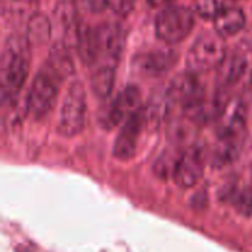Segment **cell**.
I'll use <instances>...</instances> for the list:
<instances>
[{
  "mask_svg": "<svg viewBox=\"0 0 252 252\" xmlns=\"http://www.w3.org/2000/svg\"><path fill=\"white\" fill-rule=\"evenodd\" d=\"M116 65L98 64L91 74V89L97 97H107L115 85Z\"/></svg>",
  "mask_w": 252,
  "mask_h": 252,
  "instance_id": "obj_14",
  "label": "cell"
},
{
  "mask_svg": "<svg viewBox=\"0 0 252 252\" xmlns=\"http://www.w3.org/2000/svg\"><path fill=\"white\" fill-rule=\"evenodd\" d=\"M197 14L207 20H214L224 9V0H196L194 1Z\"/></svg>",
  "mask_w": 252,
  "mask_h": 252,
  "instance_id": "obj_16",
  "label": "cell"
},
{
  "mask_svg": "<svg viewBox=\"0 0 252 252\" xmlns=\"http://www.w3.org/2000/svg\"><path fill=\"white\" fill-rule=\"evenodd\" d=\"M30 46L26 36L12 34L5 42L0 62L2 101L14 100L26 83L30 70Z\"/></svg>",
  "mask_w": 252,
  "mask_h": 252,
  "instance_id": "obj_1",
  "label": "cell"
},
{
  "mask_svg": "<svg viewBox=\"0 0 252 252\" xmlns=\"http://www.w3.org/2000/svg\"><path fill=\"white\" fill-rule=\"evenodd\" d=\"M140 107V93L138 88L134 85L127 86L108 106L107 112L103 116V127L112 129L125 120L127 121Z\"/></svg>",
  "mask_w": 252,
  "mask_h": 252,
  "instance_id": "obj_9",
  "label": "cell"
},
{
  "mask_svg": "<svg viewBox=\"0 0 252 252\" xmlns=\"http://www.w3.org/2000/svg\"><path fill=\"white\" fill-rule=\"evenodd\" d=\"M203 175V158L202 153L197 148L182 153L179 162L176 165L174 175V181L180 187H192L202 179Z\"/></svg>",
  "mask_w": 252,
  "mask_h": 252,
  "instance_id": "obj_10",
  "label": "cell"
},
{
  "mask_svg": "<svg viewBox=\"0 0 252 252\" xmlns=\"http://www.w3.org/2000/svg\"><path fill=\"white\" fill-rule=\"evenodd\" d=\"M84 9L93 14H100L110 7V0H80Z\"/></svg>",
  "mask_w": 252,
  "mask_h": 252,
  "instance_id": "obj_21",
  "label": "cell"
},
{
  "mask_svg": "<svg viewBox=\"0 0 252 252\" xmlns=\"http://www.w3.org/2000/svg\"><path fill=\"white\" fill-rule=\"evenodd\" d=\"M177 59V54L174 51H150L135 57L134 66L140 74L152 78L167 73L175 65Z\"/></svg>",
  "mask_w": 252,
  "mask_h": 252,
  "instance_id": "obj_11",
  "label": "cell"
},
{
  "mask_svg": "<svg viewBox=\"0 0 252 252\" xmlns=\"http://www.w3.org/2000/svg\"><path fill=\"white\" fill-rule=\"evenodd\" d=\"M236 206L239 207L243 213L251 214L252 213V185L249 186L248 189H244L236 201Z\"/></svg>",
  "mask_w": 252,
  "mask_h": 252,
  "instance_id": "obj_19",
  "label": "cell"
},
{
  "mask_svg": "<svg viewBox=\"0 0 252 252\" xmlns=\"http://www.w3.org/2000/svg\"><path fill=\"white\" fill-rule=\"evenodd\" d=\"M252 65V56L246 49H235L229 53L218 68L220 88L229 91L243 83L249 75Z\"/></svg>",
  "mask_w": 252,
  "mask_h": 252,
  "instance_id": "obj_8",
  "label": "cell"
},
{
  "mask_svg": "<svg viewBox=\"0 0 252 252\" xmlns=\"http://www.w3.org/2000/svg\"><path fill=\"white\" fill-rule=\"evenodd\" d=\"M175 0H147L148 5L152 7H167L172 5Z\"/></svg>",
  "mask_w": 252,
  "mask_h": 252,
  "instance_id": "obj_22",
  "label": "cell"
},
{
  "mask_svg": "<svg viewBox=\"0 0 252 252\" xmlns=\"http://www.w3.org/2000/svg\"><path fill=\"white\" fill-rule=\"evenodd\" d=\"M37 5V0H11L9 11L11 12L12 17L15 19H25L27 17V21L33 14H36L34 7Z\"/></svg>",
  "mask_w": 252,
  "mask_h": 252,
  "instance_id": "obj_18",
  "label": "cell"
},
{
  "mask_svg": "<svg viewBox=\"0 0 252 252\" xmlns=\"http://www.w3.org/2000/svg\"><path fill=\"white\" fill-rule=\"evenodd\" d=\"M181 154L179 153H166V154L161 155L160 159L155 162V172L158 176L160 177H167L172 176L176 169V165L179 162Z\"/></svg>",
  "mask_w": 252,
  "mask_h": 252,
  "instance_id": "obj_17",
  "label": "cell"
},
{
  "mask_svg": "<svg viewBox=\"0 0 252 252\" xmlns=\"http://www.w3.org/2000/svg\"><path fill=\"white\" fill-rule=\"evenodd\" d=\"M86 94L80 81L70 84L62 103L58 132L64 137H74L85 127Z\"/></svg>",
  "mask_w": 252,
  "mask_h": 252,
  "instance_id": "obj_4",
  "label": "cell"
},
{
  "mask_svg": "<svg viewBox=\"0 0 252 252\" xmlns=\"http://www.w3.org/2000/svg\"><path fill=\"white\" fill-rule=\"evenodd\" d=\"M52 26L48 17L42 12H36L27 21L26 38L31 46H42L51 37Z\"/></svg>",
  "mask_w": 252,
  "mask_h": 252,
  "instance_id": "obj_15",
  "label": "cell"
},
{
  "mask_svg": "<svg viewBox=\"0 0 252 252\" xmlns=\"http://www.w3.org/2000/svg\"><path fill=\"white\" fill-rule=\"evenodd\" d=\"M224 37L217 32H203L192 44L187 56V65L192 73H203L221 65L226 58Z\"/></svg>",
  "mask_w": 252,
  "mask_h": 252,
  "instance_id": "obj_2",
  "label": "cell"
},
{
  "mask_svg": "<svg viewBox=\"0 0 252 252\" xmlns=\"http://www.w3.org/2000/svg\"><path fill=\"white\" fill-rule=\"evenodd\" d=\"M214 21L217 33L221 37H230L239 33L246 24V16L240 7L226 6Z\"/></svg>",
  "mask_w": 252,
  "mask_h": 252,
  "instance_id": "obj_13",
  "label": "cell"
},
{
  "mask_svg": "<svg viewBox=\"0 0 252 252\" xmlns=\"http://www.w3.org/2000/svg\"><path fill=\"white\" fill-rule=\"evenodd\" d=\"M135 0H110V7L113 12L121 16H127L133 10Z\"/></svg>",
  "mask_w": 252,
  "mask_h": 252,
  "instance_id": "obj_20",
  "label": "cell"
},
{
  "mask_svg": "<svg viewBox=\"0 0 252 252\" xmlns=\"http://www.w3.org/2000/svg\"><path fill=\"white\" fill-rule=\"evenodd\" d=\"M148 117L149 115L147 108L140 107L126 121L113 145V155L117 159L128 160L134 157L137 152L138 138L148 123Z\"/></svg>",
  "mask_w": 252,
  "mask_h": 252,
  "instance_id": "obj_7",
  "label": "cell"
},
{
  "mask_svg": "<svg viewBox=\"0 0 252 252\" xmlns=\"http://www.w3.org/2000/svg\"><path fill=\"white\" fill-rule=\"evenodd\" d=\"M47 68L54 74V76L59 81L64 80L74 73V63L70 56V47L65 42H56L51 47Z\"/></svg>",
  "mask_w": 252,
  "mask_h": 252,
  "instance_id": "obj_12",
  "label": "cell"
},
{
  "mask_svg": "<svg viewBox=\"0 0 252 252\" xmlns=\"http://www.w3.org/2000/svg\"><path fill=\"white\" fill-rule=\"evenodd\" d=\"M194 27V14L182 5L165 7L155 20V33L167 44H176L184 41Z\"/></svg>",
  "mask_w": 252,
  "mask_h": 252,
  "instance_id": "obj_3",
  "label": "cell"
},
{
  "mask_svg": "<svg viewBox=\"0 0 252 252\" xmlns=\"http://www.w3.org/2000/svg\"><path fill=\"white\" fill-rule=\"evenodd\" d=\"M59 83L47 66L36 74L27 97V111L32 117L42 120L51 112L56 105Z\"/></svg>",
  "mask_w": 252,
  "mask_h": 252,
  "instance_id": "obj_5",
  "label": "cell"
},
{
  "mask_svg": "<svg viewBox=\"0 0 252 252\" xmlns=\"http://www.w3.org/2000/svg\"><path fill=\"white\" fill-rule=\"evenodd\" d=\"M95 37L97 62L117 66L126 42V33L122 26L116 22H103L93 29Z\"/></svg>",
  "mask_w": 252,
  "mask_h": 252,
  "instance_id": "obj_6",
  "label": "cell"
}]
</instances>
